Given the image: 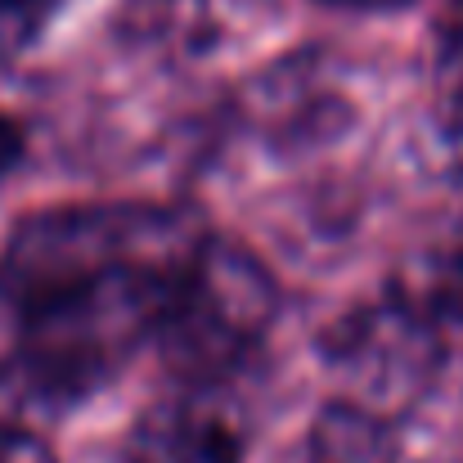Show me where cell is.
<instances>
[{
	"mask_svg": "<svg viewBox=\"0 0 463 463\" xmlns=\"http://www.w3.org/2000/svg\"><path fill=\"white\" fill-rule=\"evenodd\" d=\"M59 5L63 0H0V63L27 54L59 14Z\"/></svg>",
	"mask_w": 463,
	"mask_h": 463,
	"instance_id": "7",
	"label": "cell"
},
{
	"mask_svg": "<svg viewBox=\"0 0 463 463\" xmlns=\"http://www.w3.org/2000/svg\"><path fill=\"white\" fill-rule=\"evenodd\" d=\"M410 298H419L441 324H463V248L437 257L428 266V279H419V288H405Z\"/></svg>",
	"mask_w": 463,
	"mask_h": 463,
	"instance_id": "8",
	"label": "cell"
},
{
	"mask_svg": "<svg viewBox=\"0 0 463 463\" xmlns=\"http://www.w3.org/2000/svg\"><path fill=\"white\" fill-rule=\"evenodd\" d=\"M248 428L221 387H180L140 414L122 463H243Z\"/></svg>",
	"mask_w": 463,
	"mask_h": 463,
	"instance_id": "4",
	"label": "cell"
},
{
	"mask_svg": "<svg viewBox=\"0 0 463 463\" xmlns=\"http://www.w3.org/2000/svg\"><path fill=\"white\" fill-rule=\"evenodd\" d=\"M307 463H401V450L392 423L333 396L310 423Z\"/></svg>",
	"mask_w": 463,
	"mask_h": 463,
	"instance_id": "5",
	"label": "cell"
},
{
	"mask_svg": "<svg viewBox=\"0 0 463 463\" xmlns=\"http://www.w3.org/2000/svg\"><path fill=\"white\" fill-rule=\"evenodd\" d=\"M279 315L275 275L230 239H203L171 279L154 346L180 387H221Z\"/></svg>",
	"mask_w": 463,
	"mask_h": 463,
	"instance_id": "2",
	"label": "cell"
},
{
	"mask_svg": "<svg viewBox=\"0 0 463 463\" xmlns=\"http://www.w3.org/2000/svg\"><path fill=\"white\" fill-rule=\"evenodd\" d=\"M328 5H369V0H328Z\"/></svg>",
	"mask_w": 463,
	"mask_h": 463,
	"instance_id": "11",
	"label": "cell"
},
{
	"mask_svg": "<svg viewBox=\"0 0 463 463\" xmlns=\"http://www.w3.org/2000/svg\"><path fill=\"white\" fill-rule=\"evenodd\" d=\"M203 221L154 203H81L23 216L0 243V310L27 319L118 270H180Z\"/></svg>",
	"mask_w": 463,
	"mask_h": 463,
	"instance_id": "1",
	"label": "cell"
},
{
	"mask_svg": "<svg viewBox=\"0 0 463 463\" xmlns=\"http://www.w3.org/2000/svg\"><path fill=\"white\" fill-rule=\"evenodd\" d=\"M441 328L446 324L405 288L351 307L319 337V360L337 387V401L383 423L414 414L446 369Z\"/></svg>",
	"mask_w": 463,
	"mask_h": 463,
	"instance_id": "3",
	"label": "cell"
},
{
	"mask_svg": "<svg viewBox=\"0 0 463 463\" xmlns=\"http://www.w3.org/2000/svg\"><path fill=\"white\" fill-rule=\"evenodd\" d=\"M23 149H27L23 127H18V122H14V118L0 109V180H5V175H9L18 162H23Z\"/></svg>",
	"mask_w": 463,
	"mask_h": 463,
	"instance_id": "10",
	"label": "cell"
},
{
	"mask_svg": "<svg viewBox=\"0 0 463 463\" xmlns=\"http://www.w3.org/2000/svg\"><path fill=\"white\" fill-rule=\"evenodd\" d=\"M0 463H54V450L36 428L0 423Z\"/></svg>",
	"mask_w": 463,
	"mask_h": 463,
	"instance_id": "9",
	"label": "cell"
},
{
	"mask_svg": "<svg viewBox=\"0 0 463 463\" xmlns=\"http://www.w3.org/2000/svg\"><path fill=\"white\" fill-rule=\"evenodd\" d=\"M432 122L441 145L463 166V0L450 5L441 45H437V72H432Z\"/></svg>",
	"mask_w": 463,
	"mask_h": 463,
	"instance_id": "6",
	"label": "cell"
}]
</instances>
